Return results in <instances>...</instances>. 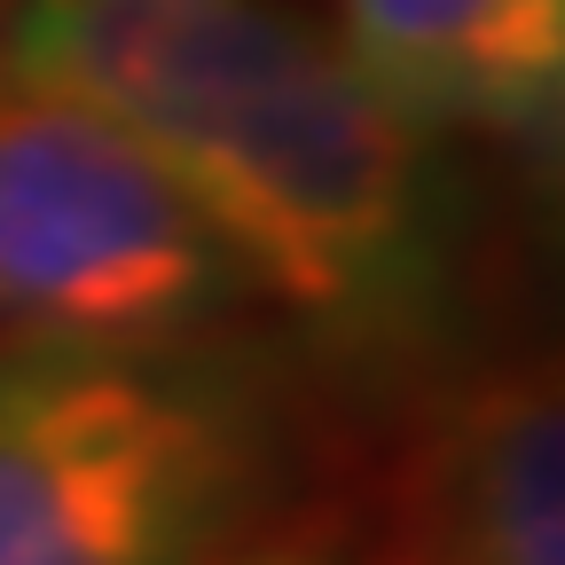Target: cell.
<instances>
[{
    "label": "cell",
    "instance_id": "obj_1",
    "mask_svg": "<svg viewBox=\"0 0 565 565\" xmlns=\"http://www.w3.org/2000/svg\"><path fill=\"white\" fill-rule=\"evenodd\" d=\"M0 71L110 110L338 377L433 362L456 189L362 71L267 0H0Z\"/></svg>",
    "mask_w": 565,
    "mask_h": 565
},
{
    "label": "cell",
    "instance_id": "obj_2",
    "mask_svg": "<svg viewBox=\"0 0 565 565\" xmlns=\"http://www.w3.org/2000/svg\"><path fill=\"white\" fill-rule=\"evenodd\" d=\"M275 393L204 345H0V565H212L267 503Z\"/></svg>",
    "mask_w": 565,
    "mask_h": 565
},
{
    "label": "cell",
    "instance_id": "obj_3",
    "mask_svg": "<svg viewBox=\"0 0 565 565\" xmlns=\"http://www.w3.org/2000/svg\"><path fill=\"white\" fill-rule=\"evenodd\" d=\"M252 307L221 228L110 110L0 71V345H204Z\"/></svg>",
    "mask_w": 565,
    "mask_h": 565
},
{
    "label": "cell",
    "instance_id": "obj_4",
    "mask_svg": "<svg viewBox=\"0 0 565 565\" xmlns=\"http://www.w3.org/2000/svg\"><path fill=\"white\" fill-rule=\"evenodd\" d=\"M345 565H565V401L550 362L424 393Z\"/></svg>",
    "mask_w": 565,
    "mask_h": 565
},
{
    "label": "cell",
    "instance_id": "obj_5",
    "mask_svg": "<svg viewBox=\"0 0 565 565\" xmlns=\"http://www.w3.org/2000/svg\"><path fill=\"white\" fill-rule=\"evenodd\" d=\"M338 55L424 134L550 141L565 0H338Z\"/></svg>",
    "mask_w": 565,
    "mask_h": 565
},
{
    "label": "cell",
    "instance_id": "obj_6",
    "mask_svg": "<svg viewBox=\"0 0 565 565\" xmlns=\"http://www.w3.org/2000/svg\"><path fill=\"white\" fill-rule=\"evenodd\" d=\"M212 565H345V542L322 526H275L259 542H228Z\"/></svg>",
    "mask_w": 565,
    "mask_h": 565
}]
</instances>
